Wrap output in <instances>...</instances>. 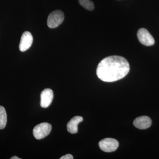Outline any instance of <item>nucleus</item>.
<instances>
[{"mask_svg":"<svg viewBox=\"0 0 159 159\" xmlns=\"http://www.w3.org/2000/svg\"><path fill=\"white\" fill-rule=\"evenodd\" d=\"M129 71L128 61L124 57L115 55L106 57L99 62L97 74L102 81L112 82L124 78Z\"/></svg>","mask_w":159,"mask_h":159,"instance_id":"f257e3e1","label":"nucleus"},{"mask_svg":"<svg viewBox=\"0 0 159 159\" xmlns=\"http://www.w3.org/2000/svg\"><path fill=\"white\" fill-rule=\"evenodd\" d=\"M52 125L47 122H43L36 125L33 130L34 138L38 140L44 139L51 133Z\"/></svg>","mask_w":159,"mask_h":159,"instance_id":"f03ea898","label":"nucleus"},{"mask_svg":"<svg viewBox=\"0 0 159 159\" xmlns=\"http://www.w3.org/2000/svg\"><path fill=\"white\" fill-rule=\"evenodd\" d=\"M64 20V15L61 10L52 11L48 17L47 24L49 28L54 29L59 26Z\"/></svg>","mask_w":159,"mask_h":159,"instance_id":"7ed1b4c3","label":"nucleus"},{"mask_svg":"<svg viewBox=\"0 0 159 159\" xmlns=\"http://www.w3.org/2000/svg\"><path fill=\"white\" fill-rule=\"evenodd\" d=\"M99 148L101 150L107 152L115 151L118 147L119 143L116 139L107 138L101 140L99 143Z\"/></svg>","mask_w":159,"mask_h":159,"instance_id":"20e7f679","label":"nucleus"},{"mask_svg":"<svg viewBox=\"0 0 159 159\" xmlns=\"http://www.w3.org/2000/svg\"><path fill=\"white\" fill-rule=\"evenodd\" d=\"M137 36L139 42L144 45L151 46L154 44V39L147 29H139L137 33Z\"/></svg>","mask_w":159,"mask_h":159,"instance_id":"39448f33","label":"nucleus"},{"mask_svg":"<svg viewBox=\"0 0 159 159\" xmlns=\"http://www.w3.org/2000/svg\"><path fill=\"white\" fill-rule=\"evenodd\" d=\"M33 36L29 31L24 32L19 45V49L21 52H25L30 48L33 43Z\"/></svg>","mask_w":159,"mask_h":159,"instance_id":"423d86ee","label":"nucleus"},{"mask_svg":"<svg viewBox=\"0 0 159 159\" xmlns=\"http://www.w3.org/2000/svg\"><path fill=\"white\" fill-rule=\"evenodd\" d=\"M54 98L53 91L51 89L44 90L41 94L40 106L43 108H47L51 105Z\"/></svg>","mask_w":159,"mask_h":159,"instance_id":"0eeeda50","label":"nucleus"},{"mask_svg":"<svg viewBox=\"0 0 159 159\" xmlns=\"http://www.w3.org/2000/svg\"><path fill=\"white\" fill-rule=\"evenodd\" d=\"M133 124L135 127L139 129H147L151 125L152 120L147 116H142L135 119Z\"/></svg>","mask_w":159,"mask_h":159,"instance_id":"6e6552de","label":"nucleus"},{"mask_svg":"<svg viewBox=\"0 0 159 159\" xmlns=\"http://www.w3.org/2000/svg\"><path fill=\"white\" fill-rule=\"evenodd\" d=\"M83 119L82 117L76 116L72 118L67 125V129L69 133L72 134L77 133L78 132V125L82 122Z\"/></svg>","mask_w":159,"mask_h":159,"instance_id":"1a4fd4ad","label":"nucleus"},{"mask_svg":"<svg viewBox=\"0 0 159 159\" xmlns=\"http://www.w3.org/2000/svg\"><path fill=\"white\" fill-rule=\"evenodd\" d=\"M7 116L6 109L3 107L0 106V129H3L7 124Z\"/></svg>","mask_w":159,"mask_h":159,"instance_id":"9d476101","label":"nucleus"},{"mask_svg":"<svg viewBox=\"0 0 159 159\" xmlns=\"http://www.w3.org/2000/svg\"><path fill=\"white\" fill-rule=\"evenodd\" d=\"M78 2L80 6L87 10L92 11L94 9L93 3L90 0H78Z\"/></svg>","mask_w":159,"mask_h":159,"instance_id":"9b49d317","label":"nucleus"},{"mask_svg":"<svg viewBox=\"0 0 159 159\" xmlns=\"http://www.w3.org/2000/svg\"><path fill=\"white\" fill-rule=\"evenodd\" d=\"M74 157L71 154H68L65 155L61 157L60 158V159H73Z\"/></svg>","mask_w":159,"mask_h":159,"instance_id":"f8f14e48","label":"nucleus"},{"mask_svg":"<svg viewBox=\"0 0 159 159\" xmlns=\"http://www.w3.org/2000/svg\"><path fill=\"white\" fill-rule=\"evenodd\" d=\"M11 159H20V158L16 156H13L11 158Z\"/></svg>","mask_w":159,"mask_h":159,"instance_id":"ddd939ff","label":"nucleus"}]
</instances>
